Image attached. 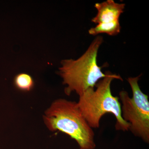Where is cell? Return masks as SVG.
I'll return each instance as SVG.
<instances>
[{"label": "cell", "mask_w": 149, "mask_h": 149, "mask_svg": "<svg viewBox=\"0 0 149 149\" xmlns=\"http://www.w3.org/2000/svg\"><path fill=\"white\" fill-rule=\"evenodd\" d=\"M107 75L97 83L95 89H87L79 96L77 105L80 111L89 125L93 128H98L100 121L107 113L113 115L116 119V130L128 131L129 124L123 119L121 116V104L119 97L111 93V85L115 79L123 80L119 74H113L107 71Z\"/></svg>", "instance_id": "obj_1"}, {"label": "cell", "mask_w": 149, "mask_h": 149, "mask_svg": "<svg viewBox=\"0 0 149 149\" xmlns=\"http://www.w3.org/2000/svg\"><path fill=\"white\" fill-rule=\"evenodd\" d=\"M44 120L52 132L60 131L76 141L80 149H95V134L77 102L58 99L46 110Z\"/></svg>", "instance_id": "obj_2"}, {"label": "cell", "mask_w": 149, "mask_h": 149, "mask_svg": "<svg viewBox=\"0 0 149 149\" xmlns=\"http://www.w3.org/2000/svg\"><path fill=\"white\" fill-rule=\"evenodd\" d=\"M103 42V37L98 35L80 58L61 61L58 73L67 86L64 90L67 95L74 92L79 97L88 88H95L97 83L107 76V71L104 73L97 62L98 52Z\"/></svg>", "instance_id": "obj_3"}, {"label": "cell", "mask_w": 149, "mask_h": 149, "mask_svg": "<svg viewBox=\"0 0 149 149\" xmlns=\"http://www.w3.org/2000/svg\"><path fill=\"white\" fill-rule=\"evenodd\" d=\"M141 75L128 78L133 96L128 92L119 93L121 104V116L129 124V130L145 143H149V102L148 96L141 91L139 84Z\"/></svg>", "instance_id": "obj_4"}, {"label": "cell", "mask_w": 149, "mask_h": 149, "mask_svg": "<svg viewBox=\"0 0 149 149\" xmlns=\"http://www.w3.org/2000/svg\"><path fill=\"white\" fill-rule=\"evenodd\" d=\"M95 7L97 13L91 21L98 24L119 20L120 15L124 12L125 4L116 3L113 0H107L103 2L96 3Z\"/></svg>", "instance_id": "obj_5"}, {"label": "cell", "mask_w": 149, "mask_h": 149, "mask_svg": "<svg viewBox=\"0 0 149 149\" xmlns=\"http://www.w3.org/2000/svg\"><path fill=\"white\" fill-rule=\"evenodd\" d=\"M121 29L119 20L109 23H101L88 30L90 35L96 36L101 34H106L110 36L118 35Z\"/></svg>", "instance_id": "obj_6"}, {"label": "cell", "mask_w": 149, "mask_h": 149, "mask_svg": "<svg viewBox=\"0 0 149 149\" xmlns=\"http://www.w3.org/2000/svg\"><path fill=\"white\" fill-rule=\"evenodd\" d=\"M14 84L19 90L23 91H29L34 87L35 83L31 75L25 73L18 74L14 79Z\"/></svg>", "instance_id": "obj_7"}]
</instances>
